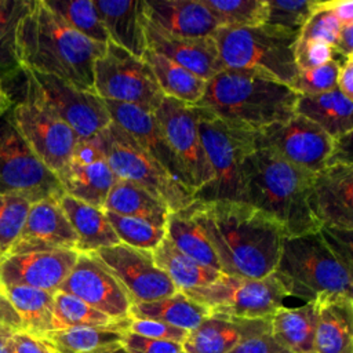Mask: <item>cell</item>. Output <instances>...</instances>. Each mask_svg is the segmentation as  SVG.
Instances as JSON below:
<instances>
[{
  "label": "cell",
  "mask_w": 353,
  "mask_h": 353,
  "mask_svg": "<svg viewBox=\"0 0 353 353\" xmlns=\"http://www.w3.org/2000/svg\"><path fill=\"white\" fill-rule=\"evenodd\" d=\"M109 43L142 58L148 50L145 0H94Z\"/></svg>",
  "instance_id": "obj_25"
},
{
  "label": "cell",
  "mask_w": 353,
  "mask_h": 353,
  "mask_svg": "<svg viewBox=\"0 0 353 353\" xmlns=\"http://www.w3.org/2000/svg\"><path fill=\"white\" fill-rule=\"evenodd\" d=\"M342 28L338 18L325 7L324 1H316V7L305 25L298 32L296 40H321L334 46L336 36Z\"/></svg>",
  "instance_id": "obj_46"
},
{
  "label": "cell",
  "mask_w": 353,
  "mask_h": 353,
  "mask_svg": "<svg viewBox=\"0 0 353 353\" xmlns=\"http://www.w3.org/2000/svg\"><path fill=\"white\" fill-rule=\"evenodd\" d=\"M256 145L313 174L327 167L335 139L309 119L294 113L287 120L258 130Z\"/></svg>",
  "instance_id": "obj_15"
},
{
  "label": "cell",
  "mask_w": 353,
  "mask_h": 353,
  "mask_svg": "<svg viewBox=\"0 0 353 353\" xmlns=\"http://www.w3.org/2000/svg\"><path fill=\"white\" fill-rule=\"evenodd\" d=\"M339 59L330 61L321 66L299 70L290 87L298 95H316L336 88Z\"/></svg>",
  "instance_id": "obj_45"
},
{
  "label": "cell",
  "mask_w": 353,
  "mask_h": 353,
  "mask_svg": "<svg viewBox=\"0 0 353 353\" xmlns=\"http://www.w3.org/2000/svg\"><path fill=\"white\" fill-rule=\"evenodd\" d=\"M32 0H0V80L22 72L18 51V26Z\"/></svg>",
  "instance_id": "obj_38"
},
{
  "label": "cell",
  "mask_w": 353,
  "mask_h": 353,
  "mask_svg": "<svg viewBox=\"0 0 353 353\" xmlns=\"http://www.w3.org/2000/svg\"><path fill=\"white\" fill-rule=\"evenodd\" d=\"M330 164H353L352 163V132L335 139L334 150L327 165Z\"/></svg>",
  "instance_id": "obj_55"
},
{
  "label": "cell",
  "mask_w": 353,
  "mask_h": 353,
  "mask_svg": "<svg viewBox=\"0 0 353 353\" xmlns=\"http://www.w3.org/2000/svg\"><path fill=\"white\" fill-rule=\"evenodd\" d=\"M12 105H14V102H12L11 97L8 95L7 90L4 88L3 81L0 80V116L4 114Z\"/></svg>",
  "instance_id": "obj_58"
},
{
  "label": "cell",
  "mask_w": 353,
  "mask_h": 353,
  "mask_svg": "<svg viewBox=\"0 0 353 353\" xmlns=\"http://www.w3.org/2000/svg\"><path fill=\"white\" fill-rule=\"evenodd\" d=\"M219 28H254L266 23V0H201Z\"/></svg>",
  "instance_id": "obj_40"
},
{
  "label": "cell",
  "mask_w": 353,
  "mask_h": 353,
  "mask_svg": "<svg viewBox=\"0 0 353 353\" xmlns=\"http://www.w3.org/2000/svg\"><path fill=\"white\" fill-rule=\"evenodd\" d=\"M76 250L12 254L0 262V287L25 285L57 292L76 263Z\"/></svg>",
  "instance_id": "obj_19"
},
{
  "label": "cell",
  "mask_w": 353,
  "mask_h": 353,
  "mask_svg": "<svg viewBox=\"0 0 353 353\" xmlns=\"http://www.w3.org/2000/svg\"><path fill=\"white\" fill-rule=\"evenodd\" d=\"M23 79V98L11 106L14 123L36 157L57 175L69 163L80 138L43 103L25 73Z\"/></svg>",
  "instance_id": "obj_11"
},
{
  "label": "cell",
  "mask_w": 353,
  "mask_h": 353,
  "mask_svg": "<svg viewBox=\"0 0 353 353\" xmlns=\"http://www.w3.org/2000/svg\"><path fill=\"white\" fill-rule=\"evenodd\" d=\"M77 236L59 205V199L30 204L23 228L10 255L54 250H76Z\"/></svg>",
  "instance_id": "obj_20"
},
{
  "label": "cell",
  "mask_w": 353,
  "mask_h": 353,
  "mask_svg": "<svg viewBox=\"0 0 353 353\" xmlns=\"http://www.w3.org/2000/svg\"><path fill=\"white\" fill-rule=\"evenodd\" d=\"M193 108L201 145L214 174L212 181L194 193V201H241L243 167L245 159L256 149L258 130L223 120L205 109Z\"/></svg>",
  "instance_id": "obj_6"
},
{
  "label": "cell",
  "mask_w": 353,
  "mask_h": 353,
  "mask_svg": "<svg viewBox=\"0 0 353 353\" xmlns=\"http://www.w3.org/2000/svg\"><path fill=\"white\" fill-rule=\"evenodd\" d=\"M192 208L222 274L259 280L274 272L287 236L273 216L244 201H194Z\"/></svg>",
  "instance_id": "obj_1"
},
{
  "label": "cell",
  "mask_w": 353,
  "mask_h": 353,
  "mask_svg": "<svg viewBox=\"0 0 353 353\" xmlns=\"http://www.w3.org/2000/svg\"><path fill=\"white\" fill-rule=\"evenodd\" d=\"M312 353H353V298H319Z\"/></svg>",
  "instance_id": "obj_27"
},
{
  "label": "cell",
  "mask_w": 353,
  "mask_h": 353,
  "mask_svg": "<svg viewBox=\"0 0 353 353\" xmlns=\"http://www.w3.org/2000/svg\"><path fill=\"white\" fill-rule=\"evenodd\" d=\"M6 353H52L44 342L25 331H15L4 342Z\"/></svg>",
  "instance_id": "obj_52"
},
{
  "label": "cell",
  "mask_w": 353,
  "mask_h": 353,
  "mask_svg": "<svg viewBox=\"0 0 353 353\" xmlns=\"http://www.w3.org/2000/svg\"><path fill=\"white\" fill-rule=\"evenodd\" d=\"M298 94L287 84L250 70L223 69L207 81L193 105L254 130L287 120L295 113Z\"/></svg>",
  "instance_id": "obj_4"
},
{
  "label": "cell",
  "mask_w": 353,
  "mask_h": 353,
  "mask_svg": "<svg viewBox=\"0 0 353 353\" xmlns=\"http://www.w3.org/2000/svg\"><path fill=\"white\" fill-rule=\"evenodd\" d=\"M181 353H183V352H181Z\"/></svg>",
  "instance_id": "obj_61"
},
{
  "label": "cell",
  "mask_w": 353,
  "mask_h": 353,
  "mask_svg": "<svg viewBox=\"0 0 353 353\" xmlns=\"http://www.w3.org/2000/svg\"><path fill=\"white\" fill-rule=\"evenodd\" d=\"M320 234L323 236L327 245L331 251L349 268L353 265V230L349 229H339V228H330L321 226Z\"/></svg>",
  "instance_id": "obj_50"
},
{
  "label": "cell",
  "mask_w": 353,
  "mask_h": 353,
  "mask_svg": "<svg viewBox=\"0 0 353 353\" xmlns=\"http://www.w3.org/2000/svg\"><path fill=\"white\" fill-rule=\"evenodd\" d=\"M105 215L120 243L132 248L153 251L165 239V228L156 226L139 218L123 216L109 211H105Z\"/></svg>",
  "instance_id": "obj_42"
},
{
  "label": "cell",
  "mask_w": 353,
  "mask_h": 353,
  "mask_svg": "<svg viewBox=\"0 0 353 353\" xmlns=\"http://www.w3.org/2000/svg\"><path fill=\"white\" fill-rule=\"evenodd\" d=\"M273 274L288 296L305 302L324 296L353 298L352 268L331 251L320 232L285 237Z\"/></svg>",
  "instance_id": "obj_5"
},
{
  "label": "cell",
  "mask_w": 353,
  "mask_h": 353,
  "mask_svg": "<svg viewBox=\"0 0 353 353\" xmlns=\"http://www.w3.org/2000/svg\"><path fill=\"white\" fill-rule=\"evenodd\" d=\"M317 0H266V23L299 32L316 7Z\"/></svg>",
  "instance_id": "obj_44"
},
{
  "label": "cell",
  "mask_w": 353,
  "mask_h": 353,
  "mask_svg": "<svg viewBox=\"0 0 353 353\" xmlns=\"http://www.w3.org/2000/svg\"><path fill=\"white\" fill-rule=\"evenodd\" d=\"M192 204L179 211H171L168 214L165 223V239L171 241V244L182 254L207 268L221 272L218 259L196 219Z\"/></svg>",
  "instance_id": "obj_34"
},
{
  "label": "cell",
  "mask_w": 353,
  "mask_h": 353,
  "mask_svg": "<svg viewBox=\"0 0 353 353\" xmlns=\"http://www.w3.org/2000/svg\"><path fill=\"white\" fill-rule=\"evenodd\" d=\"M54 317L57 330L68 327H105L119 323L81 299L62 291L54 292Z\"/></svg>",
  "instance_id": "obj_41"
},
{
  "label": "cell",
  "mask_w": 353,
  "mask_h": 353,
  "mask_svg": "<svg viewBox=\"0 0 353 353\" xmlns=\"http://www.w3.org/2000/svg\"><path fill=\"white\" fill-rule=\"evenodd\" d=\"M59 205L77 236V252H95L101 248L120 244L102 208L83 203L65 193L59 197Z\"/></svg>",
  "instance_id": "obj_28"
},
{
  "label": "cell",
  "mask_w": 353,
  "mask_h": 353,
  "mask_svg": "<svg viewBox=\"0 0 353 353\" xmlns=\"http://www.w3.org/2000/svg\"><path fill=\"white\" fill-rule=\"evenodd\" d=\"M123 347L128 353H181L182 345L170 341L152 339L125 331L123 336Z\"/></svg>",
  "instance_id": "obj_49"
},
{
  "label": "cell",
  "mask_w": 353,
  "mask_h": 353,
  "mask_svg": "<svg viewBox=\"0 0 353 353\" xmlns=\"http://www.w3.org/2000/svg\"><path fill=\"white\" fill-rule=\"evenodd\" d=\"M229 353H291L287 347L280 345L270 330L263 331L243 339Z\"/></svg>",
  "instance_id": "obj_51"
},
{
  "label": "cell",
  "mask_w": 353,
  "mask_h": 353,
  "mask_svg": "<svg viewBox=\"0 0 353 353\" xmlns=\"http://www.w3.org/2000/svg\"><path fill=\"white\" fill-rule=\"evenodd\" d=\"M127 291L132 305L153 302L178 292L168 276L154 263L152 251L123 243L94 252Z\"/></svg>",
  "instance_id": "obj_17"
},
{
  "label": "cell",
  "mask_w": 353,
  "mask_h": 353,
  "mask_svg": "<svg viewBox=\"0 0 353 353\" xmlns=\"http://www.w3.org/2000/svg\"><path fill=\"white\" fill-rule=\"evenodd\" d=\"M142 59L150 68L164 97L186 105H196L201 99L207 84L205 80L149 48L143 52Z\"/></svg>",
  "instance_id": "obj_35"
},
{
  "label": "cell",
  "mask_w": 353,
  "mask_h": 353,
  "mask_svg": "<svg viewBox=\"0 0 353 353\" xmlns=\"http://www.w3.org/2000/svg\"><path fill=\"white\" fill-rule=\"evenodd\" d=\"M296 37V32L268 23L221 26L212 34L225 69L255 72L288 87L299 72L294 58Z\"/></svg>",
  "instance_id": "obj_7"
},
{
  "label": "cell",
  "mask_w": 353,
  "mask_h": 353,
  "mask_svg": "<svg viewBox=\"0 0 353 353\" xmlns=\"http://www.w3.org/2000/svg\"><path fill=\"white\" fill-rule=\"evenodd\" d=\"M131 317L105 327H68L44 334L40 339L52 353H92L123 343Z\"/></svg>",
  "instance_id": "obj_30"
},
{
  "label": "cell",
  "mask_w": 353,
  "mask_h": 353,
  "mask_svg": "<svg viewBox=\"0 0 353 353\" xmlns=\"http://www.w3.org/2000/svg\"><path fill=\"white\" fill-rule=\"evenodd\" d=\"M181 292L205 306L210 313L240 319L272 317L288 296L285 288L273 273L259 280L221 274L211 284Z\"/></svg>",
  "instance_id": "obj_10"
},
{
  "label": "cell",
  "mask_w": 353,
  "mask_h": 353,
  "mask_svg": "<svg viewBox=\"0 0 353 353\" xmlns=\"http://www.w3.org/2000/svg\"><path fill=\"white\" fill-rule=\"evenodd\" d=\"M94 92L102 99L149 112H154L164 98L148 63L112 43L94 62Z\"/></svg>",
  "instance_id": "obj_12"
},
{
  "label": "cell",
  "mask_w": 353,
  "mask_h": 353,
  "mask_svg": "<svg viewBox=\"0 0 353 353\" xmlns=\"http://www.w3.org/2000/svg\"><path fill=\"white\" fill-rule=\"evenodd\" d=\"M336 88L343 95L353 99V55H347L339 59Z\"/></svg>",
  "instance_id": "obj_54"
},
{
  "label": "cell",
  "mask_w": 353,
  "mask_h": 353,
  "mask_svg": "<svg viewBox=\"0 0 353 353\" xmlns=\"http://www.w3.org/2000/svg\"><path fill=\"white\" fill-rule=\"evenodd\" d=\"M105 160L119 179L134 182L160 197L170 211L194 203V192L175 181L134 138L113 121L94 137Z\"/></svg>",
  "instance_id": "obj_8"
},
{
  "label": "cell",
  "mask_w": 353,
  "mask_h": 353,
  "mask_svg": "<svg viewBox=\"0 0 353 353\" xmlns=\"http://www.w3.org/2000/svg\"><path fill=\"white\" fill-rule=\"evenodd\" d=\"M210 314L211 313L205 306L188 298L181 291L153 302L135 303L130 310L131 319L156 320L189 332L199 327V324Z\"/></svg>",
  "instance_id": "obj_36"
},
{
  "label": "cell",
  "mask_w": 353,
  "mask_h": 353,
  "mask_svg": "<svg viewBox=\"0 0 353 353\" xmlns=\"http://www.w3.org/2000/svg\"><path fill=\"white\" fill-rule=\"evenodd\" d=\"M15 331H22L19 317L0 292V343H4Z\"/></svg>",
  "instance_id": "obj_53"
},
{
  "label": "cell",
  "mask_w": 353,
  "mask_h": 353,
  "mask_svg": "<svg viewBox=\"0 0 353 353\" xmlns=\"http://www.w3.org/2000/svg\"><path fill=\"white\" fill-rule=\"evenodd\" d=\"M146 43L149 50L161 54L205 81L225 69L212 37H178L148 19Z\"/></svg>",
  "instance_id": "obj_22"
},
{
  "label": "cell",
  "mask_w": 353,
  "mask_h": 353,
  "mask_svg": "<svg viewBox=\"0 0 353 353\" xmlns=\"http://www.w3.org/2000/svg\"><path fill=\"white\" fill-rule=\"evenodd\" d=\"M65 194L103 208L105 200L119 179L94 138L80 139L65 168L57 174Z\"/></svg>",
  "instance_id": "obj_18"
},
{
  "label": "cell",
  "mask_w": 353,
  "mask_h": 353,
  "mask_svg": "<svg viewBox=\"0 0 353 353\" xmlns=\"http://www.w3.org/2000/svg\"><path fill=\"white\" fill-rule=\"evenodd\" d=\"M268 319H240L211 313L189 332L182 343L183 353H229L247 336L269 331Z\"/></svg>",
  "instance_id": "obj_24"
},
{
  "label": "cell",
  "mask_w": 353,
  "mask_h": 353,
  "mask_svg": "<svg viewBox=\"0 0 353 353\" xmlns=\"http://www.w3.org/2000/svg\"><path fill=\"white\" fill-rule=\"evenodd\" d=\"M58 291L81 299L113 320L130 319L132 302L127 291L94 252H79Z\"/></svg>",
  "instance_id": "obj_16"
},
{
  "label": "cell",
  "mask_w": 353,
  "mask_h": 353,
  "mask_svg": "<svg viewBox=\"0 0 353 353\" xmlns=\"http://www.w3.org/2000/svg\"><path fill=\"white\" fill-rule=\"evenodd\" d=\"M153 114L181 164L189 188L196 193L212 181L214 174L201 145L194 108L164 97Z\"/></svg>",
  "instance_id": "obj_14"
},
{
  "label": "cell",
  "mask_w": 353,
  "mask_h": 353,
  "mask_svg": "<svg viewBox=\"0 0 353 353\" xmlns=\"http://www.w3.org/2000/svg\"><path fill=\"white\" fill-rule=\"evenodd\" d=\"M317 319V299L298 307L281 306L270 317V332L291 353H312Z\"/></svg>",
  "instance_id": "obj_31"
},
{
  "label": "cell",
  "mask_w": 353,
  "mask_h": 353,
  "mask_svg": "<svg viewBox=\"0 0 353 353\" xmlns=\"http://www.w3.org/2000/svg\"><path fill=\"white\" fill-rule=\"evenodd\" d=\"M128 331L134 332L137 335H141V336L176 342L181 345L189 335V331H186V330L172 327V325L161 323V321L146 320V319H131Z\"/></svg>",
  "instance_id": "obj_48"
},
{
  "label": "cell",
  "mask_w": 353,
  "mask_h": 353,
  "mask_svg": "<svg viewBox=\"0 0 353 353\" xmlns=\"http://www.w3.org/2000/svg\"><path fill=\"white\" fill-rule=\"evenodd\" d=\"M295 113L316 123L334 139L353 131V99L338 88L316 95H299Z\"/></svg>",
  "instance_id": "obj_29"
},
{
  "label": "cell",
  "mask_w": 353,
  "mask_h": 353,
  "mask_svg": "<svg viewBox=\"0 0 353 353\" xmlns=\"http://www.w3.org/2000/svg\"><path fill=\"white\" fill-rule=\"evenodd\" d=\"M314 174L256 145L243 167V200L273 216L287 237L316 233L321 225L310 207Z\"/></svg>",
  "instance_id": "obj_3"
},
{
  "label": "cell",
  "mask_w": 353,
  "mask_h": 353,
  "mask_svg": "<svg viewBox=\"0 0 353 353\" xmlns=\"http://www.w3.org/2000/svg\"><path fill=\"white\" fill-rule=\"evenodd\" d=\"M0 353H6V349H4V343H0Z\"/></svg>",
  "instance_id": "obj_60"
},
{
  "label": "cell",
  "mask_w": 353,
  "mask_h": 353,
  "mask_svg": "<svg viewBox=\"0 0 353 353\" xmlns=\"http://www.w3.org/2000/svg\"><path fill=\"white\" fill-rule=\"evenodd\" d=\"M92 353H128V352L123 347V343H121V345L109 346V347H105V349H101V350H97Z\"/></svg>",
  "instance_id": "obj_59"
},
{
  "label": "cell",
  "mask_w": 353,
  "mask_h": 353,
  "mask_svg": "<svg viewBox=\"0 0 353 353\" xmlns=\"http://www.w3.org/2000/svg\"><path fill=\"white\" fill-rule=\"evenodd\" d=\"M102 210L123 216L139 218L160 228H165L171 212L160 197L125 179L114 182Z\"/></svg>",
  "instance_id": "obj_32"
},
{
  "label": "cell",
  "mask_w": 353,
  "mask_h": 353,
  "mask_svg": "<svg viewBox=\"0 0 353 353\" xmlns=\"http://www.w3.org/2000/svg\"><path fill=\"white\" fill-rule=\"evenodd\" d=\"M32 201L17 194L0 196V262L7 258L19 237Z\"/></svg>",
  "instance_id": "obj_43"
},
{
  "label": "cell",
  "mask_w": 353,
  "mask_h": 353,
  "mask_svg": "<svg viewBox=\"0 0 353 353\" xmlns=\"http://www.w3.org/2000/svg\"><path fill=\"white\" fill-rule=\"evenodd\" d=\"M325 7L338 18V21L345 23H353V1L352 0H327Z\"/></svg>",
  "instance_id": "obj_57"
},
{
  "label": "cell",
  "mask_w": 353,
  "mask_h": 353,
  "mask_svg": "<svg viewBox=\"0 0 353 353\" xmlns=\"http://www.w3.org/2000/svg\"><path fill=\"white\" fill-rule=\"evenodd\" d=\"M22 72L32 81L43 103L80 139L94 138L112 123L103 99L97 94L79 90L54 76L28 69H22Z\"/></svg>",
  "instance_id": "obj_13"
},
{
  "label": "cell",
  "mask_w": 353,
  "mask_h": 353,
  "mask_svg": "<svg viewBox=\"0 0 353 353\" xmlns=\"http://www.w3.org/2000/svg\"><path fill=\"white\" fill-rule=\"evenodd\" d=\"M310 207L321 226L353 230V164H330L316 172Z\"/></svg>",
  "instance_id": "obj_21"
},
{
  "label": "cell",
  "mask_w": 353,
  "mask_h": 353,
  "mask_svg": "<svg viewBox=\"0 0 353 353\" xmlns=\"http://www.w3.org/2000/svg\"><path fill=\"white\" fill-rule=\"evenodd\" d=\"M154 263L160 268L178 291H186L214 283L221 277V272L207 268L190 256L182 254L171 241L164 239L152 251Z\"/></svg>",
  "instance_id": "obj_37"
},
{
  "label": "cell",
  "mask_w": 353,
  "mask_h": 353,
  "mask_svg": "<svg viewBox=\"0 0 353 353\" xmlns=\"http://www.w3.org/2000/svg\"><path fill=\"white\" fill-rule=\"evenodd\" d=\"M72 29L88 40L108 44L109 36L94 6V0H44Z\"/></svg>",
  "instance_id": "obj_39"
},
{
  "label": "cell",
  "mask_w": 353,
  "mask_h": 353,
  "mask_svg": "<svg viewBox=\"0 0 353 353\" xmlns=\"http://www.w3.org/2000/svg\"><path fill=\"white\" fill-rule=\"evenodd\" d=\"M4 194L22 196L32 203L63 194L58 176L22 138L11 108L0 116V196Z\"/></svg>",
  "instance_id": "obj_9"
},
{
  "label": "cell",
  "mask_w": 353,
  "mask_h": 353,
  "mask_svg": "<svg viewBox=\"0 0 353 353\" xmlns=\"http://www.w3.org/2000/svg\"><path fill=\"white\" fill-rule=\"evenodd\" d=\"M103 102L112 121L128 132L175 181L189 188L181 164L170 149L153 112L123 102L106 99Z\"/></svg>",
  "instance_id": "obj_23"
},
{
  "label": "cell",
  "mask_w": 353,
  "mask_h": 353,
  "mask_svg": "<svg viewBox=\"0 0 353 353\" xmlns=\"http://www.w3.org/2000/svg\"><path fill=\"white\" fill-rule=\"evenodd\" d=\"M0 292L19 317L22 331L40 338L57 330L54 292L25 285L0 287Z\"/></svg>",
  "instance_id": "obj_33"
},
{
  "label": "cell",
  "mask_w": 353,
  "mask_h": 353,
  "mask_svg": "<svg viewBox=\"0 0 353 353\" xmlns=\"http://www.w3.org/2000/svg\"><path fill=\"white\" fill-rule=\"evenodd\" d=\"M105 50L106 44L77 33L44 0H32L18 26L21 68L58 77L79 90L94 92V62Z\"/></svg>",
  "instance_id": "obj_2"
},
{
  "label": "cell",
  "mask_w": 353,
  "mask_h": 353,
  "mask_svg": "<svg viewBox=\"0 0 353 353\" xmlns=\"http://www.w3.org/2000/svg\"><path fill=\"white\" fill-rule=\"evenodd\" d=\"M146 18L178 37H212L218 21L201 0H145Z\"/></svg>",
  "instance_id": "obj_26"
},
{
  "label": "cell",
  "mask_w": 353,
  "mask_h": 353,
  "mask_svg": "<svg viewBox=\"0 0 353 353\" xmlns=\"http://www.w3.org/2000/svg\"><path fill=\"white\" fill-rule=\"evenodd\" d=\"M294 58L298 70L317 68L330 61L339 59L334 47L321 40H296L294 46Z\"/></svg>",
  "instance_id": "obj_47"
},
{
  "label": "cell",
  "mask_w": 353,
  "mask_h": 353,
  "mask_svg": "<svg viewBox=\"0 0 353 353\" xmlns=\"http://www.w3.org/2000/svg\"><path fill=\"white\" fill-rule=\"evenodd\" d=\"M332 47L339 59L353 55V23L342 25Z\"/></svg>",
  "instance_id": "obj_56"
}]
</instances>
